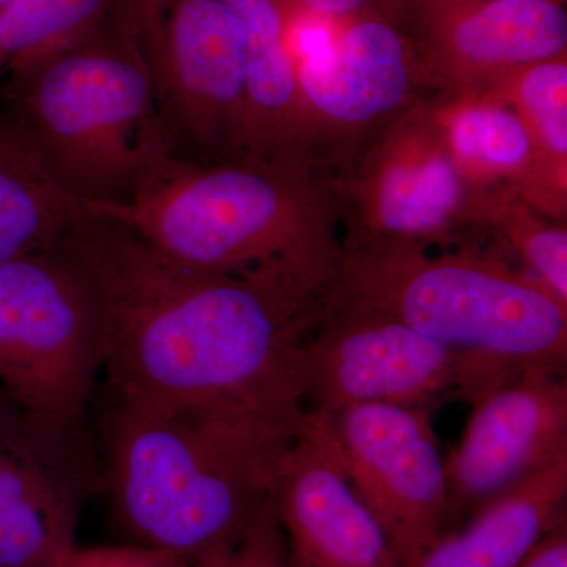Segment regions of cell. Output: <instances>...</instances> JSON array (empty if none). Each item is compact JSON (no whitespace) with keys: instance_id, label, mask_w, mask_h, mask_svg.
<instances>
[{"instance_id":"obj_28","label":"cell","mask_w":567,"mask_h":567,"mask_svg":"<svg viewBox=\"0 0 567 567\" xmlns=\"http://www.w3.org/2000/svg\"><path fill=\"white\" fill-rule=\"evenodd\" d=\"M10 2L11 0H0V11L6 9V7L9 6Z\"/></svg>"},{"instance_id":"obj_10","label":"cell","mask_w":567,"mask_h":567,"mask_svg":"<svg viewBox=\"0 0 567 567\" xmlns=\"http://www.w3.org/2000/svg\"><path fill=\"white\" fill-rule=\"evenodd\" d=\"M309 164L333 178L432 89L415 52L380 13L339 25L323 51L298 52Z\"/></svg>"},{"instance_id":"obj_30","label":"cell","mask_w":567,"mask_h":567,"mask_svg":"<svg viewBox=\"0 0 567 567\" xmlns=\"http://www.w3.org/2000/svg\"><path fill=\"white\" fill-rule=\"evenodd\" d=\"M2 398H7V394H6V393H3V391H2V390H0V399H2Z\"/></svg>"},{"instance_id":"obj_19","label":"cell","mask_w":567,"mask_h":567,"mask_svg":"<svg viewBox=\"0 0 567 567\" xmlns=\"http://www.w3.org/2000/svg\"><path fill=\"white\" fill-rule=\"evenodd\" d=\"M84 213L41 166L13 117L0 114V262L52 251Z\"/></svg>"},{"instance_id":"obj_8","label":"cell","mask_w":567,"mask_h":567,"mask_svg":"<svg viewBox=\"0 0 567 567\" xmlns=\"http://www.w3.org/2000/svg\"><path fill=\"white\" fill-rule=\"evenodd\" d=\"M330 181L342 240L402 241L442 249L477 246L494 188L475 185L454 159L432 102L391 122Z\"/></svg>"},{"instance_id":"obj_24","label":"cell","mask_w":567,"mask_h":567,"mask_svg":"<svg viewBox=\"0 0 567 567\" xmlns=\"http://www.w3.org/2000/svg\"><path fill=\"white\" fill-rule=\"evenodd\" d=\"M63 567H192L156 548L123 544L114 547H76Z\"/></svg>"},{"instance_id":"obj_6","label":"cell","mask_w":567,"mask_h":567,"mask_svg":"<svg viewBox=\"0 0 567 567\" xmlns=\"http://www.w3.org/2000/svg\"><path fill=\"white\" fill-rule=\"evenodd\" d=\"M106 347L99 293L61 245L0 262V390L11 402L58 423L89 424Z\"/></svg>"},{"instance_id":"obj_18","label":"cell","mask_w":567,"mask_h":567,"mask_svg":"<svg viewBox=\"0 0 567 567\" xmlns=\"http://www.w3.org/2000/svg\"><path fill=\"white\" fill-rule=\"evenodd\" d=\"M477 95L506 104L527 128L535 177L525 203L554 221L567 213V55L503 74Z\"/></svg>"},{"instance_id":"obj_13","label":"cell","mask_w":567,"mask_h":567,"mask_svg":"<svg viewBox=\"0 0 567 567\" xmlns=\"http://www.w3.org/2000/svg\"><path fill=\"white\" fill-rule=\"evenodd\" d=\"M442 96L477 95L503 74L567 55L551 0H404L393 20Z\"/></svg>"},{"instance_id":"obj_2","label":"cell","mask_w":567,"mask_h":567,"mask_svg":"<svg viewBox=\"0 0 567 567\" xmlns=\"http://www.w3.org/2000/svg\"><path fill=\"white\" fill-rule=\"evenodd\" d=\"M295 442L203 410L111 394L95 440L118 532L192 567L229 555L274 509Z\"/></svg>"},{"instance_id":"obj_1","label":"cell","mask_w":567,"mask_h":567,"mask_svg":"<svg viewBox=\"0 0 567 567\" xmlns=\"http://www.w3.org/2000/svg\"><path fill=\"white\" fill-rule=\"evenodd\" d=\"M106 320L107 394L203 410L297 440L300 354L330 292L171 259L128 226L85 212L63 237Z\"/></svg>"},{"instance_id":"obj_29","label":"cell","mask_w":567,"mask_h":567,"mask_svg":"<svg viewBox=\"0 0 567 567\" xmlns=\"http://www.w3.org/2000/svg\"><path fill=\"white\" fill-rule=\"evenodd\" d=\"M551 2L561 3V6H565L566 0H551Z\"/></svg>"},{"instance_id":"obj_11","label":"cell","mask_w":567,"mask_h":567,"mask_svg":"<svg viewBox=\"0 0 567 567\" xmlns=\"http://www.w3.org/2000/svg\"><path fill=\"white\" fill-rule=\"evenodd\" d=\"M431 413L417 406L363 404L305 420L333 454L404 567L415 565L446 527V465Z\"/></svg>"},{"instance_id":"obj_25","label":"cell","mask_w":567,"mask_h":567,"mask_svg":"<svg viewBox=\"0 0 567 567\" xmlns=\"http://www.w3.org/2000/svg\"><path fill=\"white\" fill-rule=\"evenodd\" d=\"M287 3L300 22L322 21L334 29L358 18L380 13L374 0H287Z\"/></svg>"},{"instance_id":"obj_21","label":"cell","mask_w":567,"mask_h":567,"mask_svg":"<svg viewBox=\"0 0 567 567\" xmlns=\"http://www.w3.org/2000/svg\"><path fill=\"white\" fill-rule=\"evenodd\" d=\"M117 0H11L0 11V71L95 31Z\"/></svg>"},{"instance_id":"obj_4","label":"cell","mask_w":567,"mask_h":567,"mask_svg":"<svg viewBox=\"0 0 567 567\" xmlns=\"http://www.w3.org/2000/svg\"><path fill=\"white\" fill-rule=\"evenodd\" d=\"M11 117L84 208L128 204L175 158L147 66L114 18L13 66Z\"/></svg>"},{"instance_id":"obj_12","label":"cell","mask_w":567,"mask_h":567,"mask_svg":"<svg viewBox=\"0 0 567 567\" xmlns=\"http://www.w3.org/2000/svg\"><path fill=\"white\" fill-rule=\"evenodd\" d=\"M103 492L89 424L69 425L0 399V567H63L82 509Z\"/></svg>"},{"instance_id":"obj_17","label":"cell","mask_w":567,"mask_h":567,"mask_svg":"<svg viewBox=\"0 0 567 567\" xmlns=\"http://www.w3.org/2000/svg\"><path fill=\"white\" fill-rule=\"evenodd\" d=\"M567 457L443 533L412 567H517L566 518Z\"/></svg>"},{"instance_id":"obj_20","label":"cell","mask_w":567,"mask_h":567,"mask_svg":"<svg viewBox=\"0 0 567 567\" xmlns=\"http://www.w3.org/2000/svg\"><path fill=\"white\" fill-rule=\"evenodd\" d=\"M432 106L466 178L481 188H511L522 199L528 196L535 151L516 112L481 95L440 96Z\"/></svg>"},{"instance_id":"obj_5","label":"cell","mask_w":567,"mask_h":567,"mask_svg":"<svg viewBox=\"0 0 567 567\" xmlns=\"http://www.w3.org/2000/svg\"><path fill=\"white\" fill-rule=\"evenodd\" d=\"M429 249L342 240L330 297L394 317L502 380L535 365L566 372L567 306L481 246Z\"/></svg>"},{"instance_id":"obj_16","label":"cell","mask_w":567,"mask_h":567,"mask_svg":"<svg viewBox=\"0 0 567 567\" xmlns=\"http://www.w3.org/2000/svg\"><path fill=\"white\" fill-rule=\"evenodd\" d=\"M223 2L234 11L244 31L246 158L311 167L298 78L300 20L287 0Z\"/></svg>"},{"instance_id":"obj_22","label":"cell","mask_w":567,"mask_h":567,"mask_svg":"<svg viewBox=\"0 0 567 567\" xmlns=\"http://www.w3.org/2000/svg\"><path fill=\"white\" fill-rule=\"evenodd\" d=\"M486 227L548 293L567 306L566 223L547 218L516 189L494 188L488 196Z\"/></svg>"},{"instance_id":"obj_7","label":"cell","mask_w":567,"mask_h":567,"mask_svg":"<svg viewBox=\"0 0 567 567\" xmlns=\"http://www.w3.org/2000/svg\"><path fill=\"white\" fill-rule=\"evenodd\" d=\"M178 158H246L244 31L223 0H117Z\"/></svg>"},{"instance_id":"obj_3","label":"cell","mask_w":567,"mask_h":567,"mask_svg":"<svg viewBox=\"0 0 567 567\" xmlns=\"http://www.w3.org/2000/svg\"><path fill=\"white\" fill-rule=\"evenodd\" d=\"M89 210L197 270L333 290L341 216L330 181L303 164L175 156L128 204Z\"/></svg>"},{"instance_id":"obj_15","label":"cell","mask_w":567,"mask_h":567,"mask_svg":"<svg viewBox=\"0 0 567 567\" xmlns=\"http://www.w3.org/2000/svg\"><path fill=\"white\" fill-rule=\"evenodd\" d=\"M275 509L289 567H404L333 454L305 424L279 465Z\"/></svg>"},{"instance_id":"obj_9","label":"cell","mask_w":567,"mask_h":567,"mask_svg":"<svg viewBox=\"0 0 567 567\" xmlns=\"http://www.w3.org/2000/svg\"><path fill=\"white\" fill-rule=\"evenodd\" d=\"M300 379L311 416L363 404L432 410L450 398L473 404L505 382L394 317L331 297L301 349Z\"/></svg>"},{"instance_id":"obj_27","label":"cell","mask_w":567,"mask_h":567,"mask_svg":"<svg viewBox=\"0 0 567 567\" xmlns=\"http://www.w3.org/2000/svg\"><path fill=\"white\" fill-rule=\"evenodd\" d=\"M377 10L385 17L388 21L393 22L395 14L401 9L404 0H374Z\"/></svg>"},{"instance_id":"obj_23","label":"cell","mask_w":567,"mask_h":567,"mask_svg":"<svg viewBox=\"0 0 567 567\" xmlns=\"http://www.w3.org/2000/svg\"><path fill=\"white\" fill-rule=\"evenodd\" d=\"M204 567H289L275 506L229 555Z\"/></svg>"},{"instance_id":"obj_14","label":"cell","mask_w":567,"mask_h":567,"mask_svg":"<svg viewBox=\"0 0 567 567\" xmlns=\"http://www.w3.org/2000/svg\"><path fill=\"white\" fill-rule=\"evenodd\" d=\"M446 458L445 533L522 481L567 457L566 372L535 365L473 402Z\"/></svg>"},{"instance_id":"obj_26","label":"cell","mask_w":567,"mask_h":567,"mask_svg":"<svg viewBox=\"0 0 567 567\" xmlns=\"http://www.w3.org/2000/svg\"><path fill=\"white\" fill-rule=\"evenodd\" d=\"M517 567H567V518L555 525Z\"/></svg>"}]
</instances>
